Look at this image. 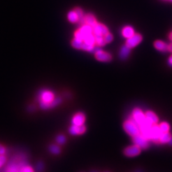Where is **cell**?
I'll list each match as a JSON object with an SVG mask.
<instances>
[{
  "label": "cell",
  "mask_w": 172,
  "mask_h": 172,
  "mask_svg": "<svg viewBox=\"0 0 172 172\" xmlns=\"http://www.w3.org/2000/svg\"><path fill=\"white\" fill-rule=\"evenodd\" d=\"M123 128H124L126 133L132 137L140 133L139 126L136 124L131 117L124 122Z\"/></svg>",
  "instance_id": "1"
},
{
  "label": "cell",
  "mask_w": 172,
  "mask_h": 172,
  "mask_svg": "<svg viewBox=\"0 0 172 172\" xmlns=\"http://www.w3.org/2000/svg\"><path fill=\"white\" fill-rule=\"evenodd\" d=\"M40 107L42 109H47V106L48 103H51L52 101L54 100V95L52 92L48 90H44L40 92Z\"/></svg>",
  "instance_id": "2"
},
{
  "label": "cell",
  "mask_w": 172,
  "mask_h": 172,
  "mask_svg": "<svg viewBox=\"0 0 172 172\" xmlns=\"http://www.w3.org/2000/svg\"><path fill=\"white\" fill-rule=\"evenodd\" d=\"M135 122L139 126L143 124L147 121L145 114L143 112L142 110L139 108H135L132 112V116L131 117Z\"/></svg>",
  "instance_id": "3"
},
{
  "label": "cell",
  "mask_w": 172,
  "mask_h": 172,
  "mask_svg": "<svg viewBox=\"0 0 172 172\" xmlns=\"http://www.w3.org/2000/svg\"><path fill=\"white\" fill-rule=\"evenodd\" d=\"M146 138L141 134L133 136V142L134 144L138 145L142 149H147L149 147V142Z\"/></svg>",
  "instance_id": "4"
},
{
  "label": "cell",
  "mask_w": 172,
  "mask_h": 172,
  "mask_svg": "<svg viewBox=\"0 0 172 172\" xmlns=\"http://www.w3.org/2000/svg\"><path fill=\"white\" fill-rule=\"evenodd\" d=\"M142 149L135 144L127 147L124 151V155L127 157H135L141 153Z\"/></svg>",
  "instance_id": "5"
},
{
  "label": "cell",
  "mask_w": 172,
  "mask_h": 172,
  "mask_svg": "<svg viewBox=\"0 0 172 172\" xmlns=\"http://www.w3.org/2000/svg\"><path fill=\"white\" fill-rule=\"evenodd\" d=\"M142 37L138 33L133 34V36L129 38H127V40L126 42V45L129 47L130 48H133L135 47L136 45L142 42Z\"/></svg>",
  "instance_id": "6"
},
{
  "label": "cell",
  "mask_w": 172,
  "mask_h": 172,
  "mask_svg": "<svg viewBox=\"0 0 172 172\" xmlns=\"http://www.w3.org/2000/svg\"><path fill=\"white\" fill-rule=\"evenodd\" d=\"M162 134V131L160 129V126L157 124H153L151 129V140L154 142L157 143L159 142V140L161 135Z\"/></svg>",
  "instance_id": "7"
},
{
  "label": "cell",
  "mask_w": 172,
  "mask_h": 172,
  "mask_svg": "<svg viewBox=\"0 0 172 172\" xmlns=\"http://www.w3.org/2000/svg\"><path fill=\"white\" fill-rule=\"evenodd\" d=\"M95 57L97 60L102 62H108L112 60V56L109 53L102 50L98 49L95 53Z\"/></svg>",
  "instance_id": "8"
},
{
  "label": "cell",
  "mask_w": 172,
  "mask_h": 172,
  "mask_svg": "<svg viewBox=\"0 0 172 172\" xmlns=\"http://www.w3.org/2000/svg\"><path fill=\"white\" fill-rule=\"evenodd\" d=\"M92 29H93V34L94 35H101V36L104 37L109 33L108 28L105 25L100 23H97Z\"/></svg>",
  "instance_id": "9"
},
{
  "label": "cell",
  "mask_w": 172,
  "mask_h": 172,
  "mask_svg": "<svg viewBox=\"0 0 172 172\" xmlns=\"http://www.w3.org/2000/svg\"><path fill=\"white\" fill-rule=\"evenodd\" d=\"M86 120L85 115L82 113H78L74 116V117L72 119V124L77 125V126H81L84 124Z\"/></svg>",
  "instance_id": "10"
},
{
  "label": "cell",
  "mask_w": 172,
  "mask_h": 172,
  "mask_svg": "<svg viewBox=\"0 0 172 172\" xmlns=\"http://www.w3.org/2000/svg\"><path fill=\"white\" fill-rule=\"evenodd\" d=\"M70 133L73 135H77L83 134L86 131V127L84 125L77 126V125H72L70 128Z\"/></svg>",
  "instance_id": "11"
},
{
  "label": "cell",
  "mask_w": 172,
  "mask_h": 172,
  "mask_svg": "<svg viewBox=\"0 0 172 172\" xmlns=\"http://www.w3.org/2000/svg\"><path fill=\"white\" fill-rule=\"evenodd\" d=\"M145 114V116H146L147 120L150 122H151L152 124H157V122L159 121V118L154 112L149 110V111H147Z\"/></svg>",
  "instance_id": "12"
},
{
  "label": "cell",
  "mask_w": 172,
  "mask_h": 172,
  "mask_svg": "<svg viewBox=\"0 0 172 172\" xmlns=\"http://www.w3.org/2000/svg\"><path fill=\"white\" fill-rule=\"evenodd\" d=\"M97 22L95 17L92 14H87L84 17V24L89 25L93 28L97 24Z\"/></svg>",
  "instance_id": "13"
},
{
  "label": "cell",
  "mask_w": 172,
  "mask_h": 172,
  "mask_svg": "<svg viewBox=\"0 0 172 172\" xmlns=\"http://www.w3.org/2000/svg\"><path fill=\"white\" fill-rule=\"evenodd\" d=\"M122 36L126 38H129L133 36V34H135V31L134 29L131 27V26H127L123 28L122 31Z\"/></svg>",
  "instance_id": "14"
},
{
  "label": "cell",
  "mask_w": 172,
  "mask_h": 172,
  "mask_svg": "<svg viewBox=\"0 0 172 172\" xmlns=\"http://www.w3.org/2000/svg\"><path fill=\"white\" fill-rule=\"evenodd\" d=\"M154 45L157 50L161 52H166L168 51V45H166L164 42L161 40H157L154 43Z\"/></svg>",
  "instance_id": "15"
},
{
  "label": "cell",
  "mask_w": 172,
  "mask_h": 172,
  "mask_svg": "<svg viewBox=\"0 0 172 172\" xmlns=\"http://www.w3.org/2000/svg\"><path fill=\"white\" fill-rule=\"evenodd\" d=\"M172 135L169 133V132H165V133H162L161 135L160 140H159V142L161 143L165 144L167 143H169L171 138Z\"/></svg>",
  "instance_id": "16"
},
{
  "label": "cell",
  "mask_w": 172,
  "mask_h": 172,
  "mask_svg": "<svg viewBox=\"0 0 172 172\" xmlns=\"http://www.w3.org/2000/svg\"><path fill=\"white\" fill-rule=\"evenodd\" d=\"M79 29H80L82 33L84 35V37L87 36V35H88V34L93 33V29H92V28L89 25L86 24H84L83 25H82V27Z\"/></svg>",
  "instance_id": "17"
},
{
  "label": "cell",
  "mask_w": 172,
  "mask_h": 172,
  "mask_svg": "<svg viewBox=\"0 0 172 172\" xmlns=\"http://www.w3.org/2000/svg\"><path fill=\"white\" fill-rule=\"evenodd\" d=\"M130 51H131V48H130L129 47H127L126 45L124 46H122L121 51H120V57L122 59H126L128 56L130 54Z\"/></svg>",
  "instance_id": "18"
},
{
  "label": "cell",
  "mask_w": 172,
  "mask_h": 172,
  "mask_svg": "<svg viewBox=\"0 0 172 172\" xmlns=\"http://www.w3.org/2000/svg\"><path fill=\"white\" fill-rule=\"evenodd\" d=\"M68 19L69 21L72 23H76L79 21V17L75 10L71 11L68 13Z\"/></svg>",
  "instance_id": "19"
},
{
  "label": "cell",
  "mask_w": 172,
  "mask_h": 172,
  "mask_svg": "<svg viewBox=\"0 0 172 172\" xmlns=\"http://www.w3.org/2000/svg\"><path fill=\"white\" fill-rule=\"evenodd\" d=\"M83 42H84L87 44H89L91 45L94 46L96 45V40H95V37L93 33L88 34L85 37L84 40H83Z\"/></svg>",
  "instance_id": "20"
},
{
  "label": "cell",
  "mask_w": 172,
  "mask_h": 172,
  "mask_svg": "<svg viewBox=\"0 0 172 172\" xmlns=\"http://www.w3.org/2000/svg\"><path fill=\"white\" fill-rule=\"evenodd\" d=\"M17 165L15 163H12V164L8 166L7 168V172H20V168L24 165Z\"/></svg>",
  "instance_id": "21"
},
{
  "label": "cell",
  "mask_w": 172,
  "mask_h": 172,
  "mask_svg": "<svg viewBox=\"0 0 172 172\" xmlns=\"http://www.w3.org/2000/svg\"><path fill=\"white\" fill-rule=\"evenodd\" d=\"M94 37H95V40H96V45H98L99 46H104L105 45L106 42L105 41L103 36H101V35L95 34Z\"/></svg>",
  "instance_id": "22"
},
{
  "label": "cell",
  "mask_w": 172,
  "mask_h": 172,
  "mask_svg": "<svg viewBox=\"0 0 172 172\" xmlns=\"http://www.w3.org/2000/svg\"><path fill=\"white\" fill-rule=\"evenodd\" d=\"M160 126V129L162 131V133H165V132H169L170 129V126L169 124L166 122H162L161 124L159 125Z\"/></svg>",
  "instance_id": "23"
},
{
  "label": "cell",
  "mask_w": 172,
  "mask_h": 172,
  "mask_svg": "<svg viewBox=\"0 0 172 172\" xmlns=\"http://www.w3.org/2000/svg\"><path fill=\"white\" fill-rule=\"evenodd\" d=\"M82 43H83V41H81V40H78L76 38H74L72 42V46L74 48H77V49H81L82 46Z\"/></svg>",
  "instance_id": "24"
},
{
  "label": "cell",
  "mask_w": 172,
  "mask_h": 172,
  "mask_svg": "<svg viewBox=\"0 0 172 172\" xmlns=\"http://www.w3.org/2000/svg\"><path fill=\"white\" fill-rule=\"evenodd\" d=\"M49 149H50V151L54 154H58L61 152L60 148L57 146V145H52L50 147Z\"/></svg>",
  "instance_id": "25"
},
{
  "label": "cell",
  "mask_w": 172,
  "mask_h": 172,
  "mask_svg": "<svg viewBox=\"0 0 172 172\" xmlns=\"http://www.w3.org/2000/svg\"><path fill=\"white\" fill-rule=\"evenodd\" d=\"M94 48V46L91 45H89V44H87V43H84V42H83L81 49L86 51H89V52H90V51H93Z\"/></svg>",
  "instance_id": "26"
},
{
  "label": "cell",
  "mask_w": 172,
  "mask_h": 172,
  "mask_svg": "<svg viewBox=\"0 0 172 172\" xmlns=\"http://www.w3.org/2000/svg\"><path fill=\"white\" fill-rule=\"evenodd\" d=\"M84 38H85L84 35L82 33L80 29H78L75 32V38L80 40L81 41H83V39H84Z\"/></svg>",
  "instance_id": "27"
},
{
  "label": "cell",
  "mask_w": 172,
  "mask_h": 172,
  "mask_svg": "<svg viewBox=\"0 0 172 172\" xmlns=\"http://www.w3.org/2000/svg\"><path fill=\"white\" fill-rule=\"evenodd\" d=\"M113 35L111 33H107V34L104 36V39H105V41L106 42V43H110L112 40H113Z\"/></svg>",
  "instance_id": "28"
},
{
  "label": "cell",
  "mask_w": 172,
  "mask_h": 172,
  "mask_svg": "<svg viewBox=\"0 0 172 172\" xmlns=\"http://www.w3.org/2000/svg\"><path fill=\"white\" fill-rule=\"evenodd\" d=\"M56 142L58 143L59 144H63L66 142V138L65 136L61 135L57 136L56 138Z\"/></svg>",
  "instance_id": "29"
},
{
  "label": "cell",
  "mask_w": 172,
  "mask_h": 172,
  "mask_svg": "<svg viewBox=\"0 0 172 172\" xmlns=\"http://www.w3.org/2000/svg\"><path fill=\"white\" fill-rule=\"evenodd\" d=\"M20 172H33V169L31 168V167L24 165L20 168Z\"/></svg>",
  "instance_id": "30"
},
{
  "label": "cell",
  "mask_w": 172,
  "mask_h": 172,
  "mask_svg": "<svg viewBox=\"0 0 172 172\" xmlns=\"http://www.w3.org/2000/svg\"><path fill=\"white\" fill-rule=\"evenodd\" d=\"M7 159L4 155H0V167H1L4 163L6 162Z\"/></svg>",
  "instance_id": "31"
},
{
  "label": "cell",
  "mask_w": 172,
  "mask_h": 172,
  "mask_svg": "<svg viewBox=\"0 0 172 172\" xmlns=\"http://www.w3.org/2000/svg\"><path fill=\"white\" fill-rule=\"evenodd\" d=\"M6 152L5 148L3 147L2 145L0 144V155H4V154Z\"/></svg>",
  "instance_id": "32"
},
{
  "label": "cell",
  "mask_w": 172,
  "mask_h": 172,
  "mask_svg": "<svg viewBox=\"0 0 172 172\" xmlns=\"http://www.w3.org/2000/svg\"><path fill=\"white\" fill-rule=\"evenodd\" d=\"M42 168H43V165L41 164V163H40V164L38 165V166H37V169H38V171L42 170Z\"/></svg>",
  "instance_id": "33"
},
{
  "label": "cell",
  "mask_w": 172,
  "mask_h": 172,
  "mask_svg": "<svg viewBox=\"0 0 172 172\" xmlns=\"http://www.w3.org/2000/svg\"><path fill=\"white\" fill-rule=\"evenodd\" d=\"M168 64L170 67H172V55L169 57L168 59Z\"/></svg>",
  "instance_id": "34"
},
{
  "label": "cell",
  "mask_w": 172,
  "mask_h": 172,
  "mask_svg": "<svg viewBox=\"0 0 172 172\" xmlns=\"http://www.w3.org/2000/svg\"><path fill=\"white\" fill-rule=\"evenodd\" d=\"M168 50L170 52H172V43H170L168 45Z\"/></svg>",
  "instance_id": "35"
},
{
  "label": "cell",
  "mask_w": 172,
  "mask_h": 172,
  "mask_svg": "<svg viewBox=\"0 0 172 172\" xmlns=\"http://www.w3.org/2000/svg\"><path fill=\"white\" fill-rule=\"evenodd\" d=\"M169 38H170V39L172 41V32L170 33V36H169Z\"/></svg>",
  "instance_id": "36"
},
{
  "label": "cell",
  "mask_w": 172,
  "mask_h": 172,
  "mask_svg": "<svg viewBox=\"0 0 172 172\" xmlns=\"http://www.w3.org/2000/svg\"><path fill=\"white\" fill-rule=\"evenodd\" d=\"M169 143H170L171 145H172V136H171V140H170V141Z\"/></svg>",
  "instance_id": "37"
},
{
  "label": "cell",
  "mask_w": 172,
  "mask_h": 172,
  "mask_svg": "<svg viewBox=\"0 0 172 172\" xmlns=\"http://www.w3.org/2000/svg\"><path fill=\"white\" fill-rule=\"evenodd\" d=\"M170 1H171V2H172V0H170Z\"/></svg>",
  "instance_id": "38"
},
{
  "label": "cell",
  "mask_w": 172,
  "mask_h": 172,
  "mask_svg": "<svg viewBox=\"0 0 172 172\" xmlns=\"http://www.w3.org/2000/svg\"><path fill=\"white\" fill-rule=\"evenodd\" d=\"M92 172H96V171H92Z\"/></svg>",
  "instance_id": "39"
}]
</instances>
